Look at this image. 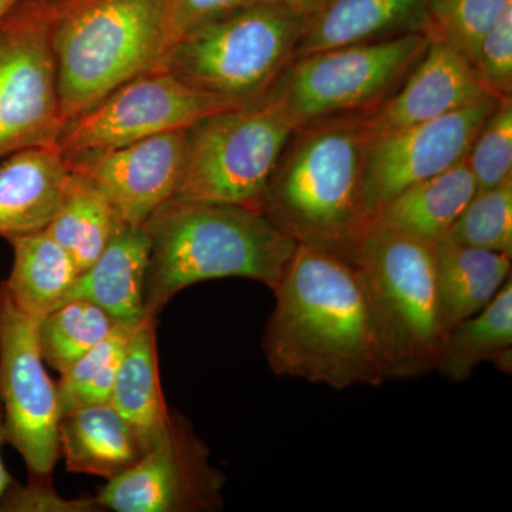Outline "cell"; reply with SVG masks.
I'll return each instance as SVG.
<instances>
[{"instance_id": "6da1fadb", "label": "cell", "mask_w": 512, "mask_h": 512, "mask_svg": "<svg viewBox=\"0 0 512 512\" xmlns=\"http://www.w3.org/2000/svg\"><path fill=\"white\" fill-rule=\"evenodd\" d=\"M272 292L262 345L276 376L336 390L389 380L369 293L348 258L296 244Z\"/></svg>"}, {"instance_id": "7a4b0ae2", "label": "cell", "mask_w": 512, "mask_h": 512, "mask_svg": "<svg viewBox=\"0 0 512 512\" xmlns=\"http://www.w3.org/2000/svg\"><path fill=\"white\" fill-rule=\"evenodd\" d=\"M143 227L151 319L183 289L212 279H252L274 291L298 244L261 211L227 202L171 198Z\"/></svg>"}, {"instance_id": "3957f363", "label": "cell", "mask_w": 512, "mask_h": 512, "mask_svg": "<svg viewBox=\"0 0 512 512\" xmlns=\"http://www.w3.org/2000/svg\"><path fill=\"white\" fill-rule=\"evenodd\" d=\"M363 114L298 128L258 210L298 244L349 259L369 222L363 202Z\"/></svg>"}, {"instance_id": "277c9868", "label": "cell", "mask_w": 512, "mask_h": 512, "mask_svg": "<svg viewBox=\"0 0 512 512\" xmlns=\"http://www.w3.org/2000/svg\"><path fill=\"white\" fill-rule=\"evenodd\" d=\"M173 0H64L52 30L64 123L141 74L164 69Z\"/></svg>"}, {"instance_id": "5b68a950", "label": "cell", "mask_w": 512, "mask_h": 512, "mask_svg": "<svg viewBox=\"0 0 512 512\" xmlns=\"http://www.w3.org/2000/svg\"><path fill=\"white\" fill-rule=\"evenodd\" d=\"M375 311L387 379L437 372L444 333L433 245L370 220L350 251Z\"/></svg>"}, {"instance_id": "8992f818", "label": "cell", "mask_w": 512, "mask_h": 512, "mask_svg": "<svg viewBox=\"0 0 512 512\" xmlns=\"http://www.w3.org/2000/svg\"><path fill=\"white\" fill-rule=\"evenodd\" d=\"M311 16L258 2L185 33L164 69L194 89L244 106L264 97L295 55Z\"/></svg>"}, {"instance_id": "52a82bcc", "label": "cell", "mask_w": 512, "mask_h": 512, "mask_svg": "<svg viewBox=\"0 0 512 512\" xmlns=\"http://www.w3.org/2000/svg\"><path fill=\"white\" fill-rule=\"evenodd\" d=\"M423 32L295 57L266 93L298 130L375 110L426 50Z\"/></svg>"}, {"instance_id": "ba28073f", "label": "cell", "mask_w": 512, "mask_h": 512, "mask_svg": "<svg viewBox=\"0 0 512 512\" xmlns=\"http://www.w3.org/2000/svg\"><path fill=\"white\" fill-rule=\"evenodd\" d=\"M295 130L266 94L204 117L188 128L183 174L173 198L258 210Z\"/></svg>"}, {"instance_id": "9c48e42d", "label": "cell", "mask_w": 512, "mask_h": 512, "mask_svg": "<svg viewBox=\"0 0 512 512\" xmlns=\"http://www.w3.org/2000/svg\"><path fill=\"white\" fill-rule=\"evenodd\" d=\"M64 0H20L0 20V160L57 146L64 126L52 45Z\"/></svg>"}, {"instance_id": "30bf717a", "label": "cell", "mask_w": 512, "mask_h": 512, "mask_svg": "<svg viewBox=\"0 0 512 512\" xmlns=\"http://www.w3.org/2000/svg\"><path fill=\"white\" fill-rule=\"evenodd\" d=\"M39 322L0 282V399L8 443L19 451L30 478H50L60 457L62 413L56 384L43 365Z\"/></svg>"}, {"instance_id": "8fae6325", "label": "cell", "mask_w": 512, "mask_h": 512, "mask_svg": "<svg viewBox=\"0 0 512 512\" xmlns=\"http://www.w3.org/2000/svg\"><path fill=\"white\" fill-rule=\"evenodd\" d=\"M234 104L194 89L165 69L121 84L82 116L67 121L57 147L64 156L127 146L190 128Z\"/></svg>"}, {"instance_id": "7c38bea8", "label": "cell", "mask_w": 512, "mask_h": 512, "mask_svg": "<svg viewBox=\"0 0 512 512\" xmlns=\"http://www.w3.org/2000/svg\"><path fill=\"white\" fill-rule=\"evenodd\" d=\"M225 476L190 421L171 413L170 426L137 464L97 494L103 510L210 512L224 505Z\"/></svg>"}, {"instance_id": "4fadbf2b", "label": "cell", "mask_w": 512, "mask_h": 512, "mask_svg": "<svg viewBox=\"0 0 512 512\" xmlns=\"http://www.w3.org/2000/svg\"><path fill=\"white\" fill-rule=\"evenodd\" d=\"M500 100L487 93L437 119L366 140L363 202L369 220L406 188L463 161Z\"/></svg>"}, {"instance_id": "5bb4252c", "label": "cell", "mask_w": 512, "mask_h": 512, "mask_svg": "<svg viewBox=\"0 0 512 512\" xmlns=\"http://www.w3.org/2000/svg\"><path fill=\"white\" fill-rule=\"evenodd\" d=\"M187 131H167L127 146L64 157L73 173L106 197L121 221L144 225L177 191Z\"/></svg>"}, {"instance_id": "9a60e30c", "label": "cell", "mask_w": 512, "mask_h": 512, "mask_svg": "<svg viewBox=\"0 0 512 512\" xmlns=\"http://www.w3.org/2000/svg\"><path fill=\"white\" fill-rule=\"evenodd\" d=\"M487 93L473 63L460 49L439 37H429L423 56L404 77L403 86L375 110L363 114L366 140L437 119Z\"/></svg>"}, {"instance_id": "2e32d148", "label": "cell", "mask_w": 512, "mask_h": 512, "mask_svg": "<svg viewBox=\"0 0 512 512\" xmlns=\"http://www.w3.org/2000/svg\"><path fill=\"white\" fill-rule=\"evenodd\" d=\"M66 157L57 146L18 151L0 160V237L43 231L55 218L69 184Z\"/></svg>"}, {"instance_id": "e0dca14e", "label": "cell", "mask_w": 512, "mask_h": 512, "mask_svg": "<svg viewBox=\"0 0 512 512\" xmlns=\"http://www.w3.org/2000/svg\"><path fill=\"white\" fill-rule=\"evenodd\" d=\"M148 258L146 229L123 222L99 258L77 275L63 302H92L120 325L136 328L147 319L144 292Z\"/></svg>"}, {"instance_id": "ac0fdd59", "label": "cell", "mask_w": 512, "mask_h": 512, "mask_svg": "<svg viewBox=\"0 0 512 512\" xmlns=\"http://www.w3.org/2000/svg\"><path fill=\"white\" fill-rule=\"evenodd\" d=\"M424 6L426 0H328L309 19L293 59L421 32Z\"/></svg>"}, {"instance_id": "d6986e66", "label": "cell", "mask_w": 512, "mask_h": 512, "mask_svg": "<svg viewBox=\"0 0 512 512\" xmlns=\"http://www.w3.org/2000/svg\"><path fill=\"white\" fill-rule=\"evenodd\" d=\"M59 450L67 470L107 481L123 476L146 453L136 431L110 403L63 414Z\"/></svg>"}, {"instance_id": "ffe728a7", "label": "cell", "mask_w": 512, "mask_h": 512, "mask_svg": "<svg viewBox=\"0 0 512 512\" xmlns=\"http://www.w3.org/2000/svg\"><path fill=\"white\" fill-rule=\"evenodd\" d=\"M476 194V180L464 158L443 173L397 194L373 215L372 221L434 245L447 237Z\"/></svg>"}, {"instance_id": "44dd1931", "label": "cell", "mask_w": 512, "mask_h": 512, "mask_svg": "<svg viewBox=\"0 0 512 512\" xmlns=\"http://www.w3.org/2000/svg\"><path fill=\"white\" fill-rule=\"evenodd\" d=\"M444 333L488 305L511 278L512 256L450 238L433 245Z\"/></svg>"}, {"instance_id": "7402d4cb", "label": "cell", "mask_w": 512, "mask_h": 512, "mask_svg": "<svg viewBox=\"0 0 512 512\" xmlns=\"http://www.w3.org/2000/svg\"><path fill=\"white\" fill-rule=\"evenodd\" d=\"M110 404L146 451L168 430L173 412L165 403L158 372L156 319H144L131 333Z\"/></svg>"}, {"instance_id": "603a6c76", "label": "cell", "mask_w": 512, "mask_h": 512, "mask_svg": "<svg viewBox=\"0 0 512 512\" xmlns=\"http://www.w3.org/2000/svg\"><path fill=\"white\" fill-rule=\"evenodd\" d=\"M483 363L503 373L512 370V281L493 301L448 330L437 372L453 383L466 382Z\"/></svg>"}, {"instance_id": "cb8c5ba5", "label": "cell", "mask_w": 512, "mask_h": 512, "mask_svg": "<svg viewBox=\"0 0 512 512\" xmlns=\"http://www.w3.org/2000/svg\"><path fill=\"white\" fill-rule=\"evenodd\" d=\"M8 241L13 266L5 284L20 309L42 320L63 302L80 274L79 268L45 229Z\"/></svg>"}, {"instance_id": "d4e9b609", "label": "cell", "mask_w": 512, "mask_h": 512, "mask_svg": "<svg viewBox=\"0 0 512 512\" xmlns=\"http://www.w3.org/2000/svg\"><path fill=\"white\" fill-rule=\"evenodd\" d=\"M121 224L106 197L72 171L59 211L45 231L66 249L82 272L99 258Z\"/></svg>"}, {"instance_id": "484cf974", "label": "cell", "mask_w": 512, "mask_h": 512, "mask_svg": "<svg viewBox=\"0 0 512 512\" xmlns=\"http://www.w3.org/2000/svg\"><path fill=\"white\" fill-rule=\"evenodd\" d=\"M119 325L109 313L82 299L60 303L39 322L43 360L63 373Z\"/></svg>"}, {"instance_id": "4316f807", "label": "cell", "mask_w": 512, "mask_h": 512, "mask_svg": "<svg viewBox=\"0 0 512 512\" xmlns=\"http://www.w3.org/2000/svg\"><path fill=\"white\" fill-rule=\"evenodd\" d=\"M136 328L119 323L99 345L60 373L56 389L62 416L93 404L110 403L121 360Z\"/></svg>"}, {"instance_id": "83f0119b", "label": "cell", "mask_w": 512, "mask_h": 512, "mask_svg": "<svg viewBox=\"0 0 512 512\" xmlns=\"http://www.w3.org/2000/svg\"><path fill=\"white\" fill-rule=\"evenodd\" d=\"M447 238L512 256V177L490 190L477 192Z\"/></svg>"}, {"instance_id": "f1b7e54d", "label": "cell", "mask_w": 512, "mask_h": 512, "mask_svg": "<svg viewBox=\"0 0 512 512\" xmlns=\"http://www.w3.org/2000/svg\"><path fill=\"white\" fill-rule=\"evenodd\" d=\"M512 0H426L421 32L439 37L473 59L484 33Z\"/></svg>"}, {"instance_id": "f546056e", "label": "cell", "mask_w": 512, "mask_h": 512, "mask_svg": "<svg viewBox=\"0 0 512 512\" xmlns=\"http://www.w3.org/2000/svg\"><path fill=\"white\" fill-rule=\"evenodd\" d=\"M466 161L477 192L512 177V97L501 99L474 138Z\"/></svg>"}, {"instance_id": "4dcf8cb0", "label": "cell", "mask_w": 512, "mask_h": 512, "mask_svg": "<svg viewBox=\"0 0 512 512\" xmlns=\"http://www.w3.org/2000/svg\"><path fill=\"white\" fill-rule=\"evenodd\" d=\"M471 63L488 92L512 97V2L481 37Z\"/></svg>"}, {"instance_id": "1f68e13d", "label": "cell", "mask_w": 512, "mask_h": 512, "mask_svg": "<svg viewBox=\"0 0 512 512\" xmlns=\"http://www.w3.org/2000/svg\"><path fill=\"white\" fill-rule=\"evenodd\" d=\"M97 498H64L57 494L50 478H30L28 484L13 480L0 498L2 512H97Z\"/></svg>"}, {"instance_id": "d6a6232c", "label": "cell", "mask_w": 512, "mask_h": 512, "mask_svg": "<svg viewBox=\"0 0 512 512\" xmlns=\"http://www.w3.org/2000/svg\"><path fill=\"white\" fill-rule=\"evenodd\" d=\"M258 2L261 0H173V45L185 33Z\"/></svg>"}, {"instance_id": "836d02e7", "label": "cell", "mask_w": 512, "mask_h": 512, "mask_svg": "<svg viewBox=\"0 0 512 512\" xmlns=\"http://www.w3.org/2000/svg\"><path fill=\"white\" fill-rule=\"evenodd\" d=\"M5 443H8V430H6L5 409H3L2 399H0V498L13 481L3 463L2 447Z\"/></svg>"}, {"instance_id": "e575fe53", "label": "cell", "mask_w": 512, "mask_h": 512, "mask_svg": "<svg viewBox=\"0 0 512 512\" xmlns=\"http://www.w3.org/2000/svg\"><path fill=\"white\" fill-rule=\"evenodd\" d=\"M261 2L281 3V5L288 6V8L299 10V12L312 16L313 13L318 12L328 0H261Z\"/></svg>"}, {"instance_id": "d590c367", "label": "cell", "mask_w": 512, "mask_h": 512, "mask_svg": "<svg viewBox=\"0 0 512 512\" xmlns=\"http://www.w3.org/2000/svg\"><path fill=\"white\" fill-rule=\"evenodd\" d=\"M19 2L20 0H0V20L5 18L9 10Z\"/></svg>"}]
</instances>
